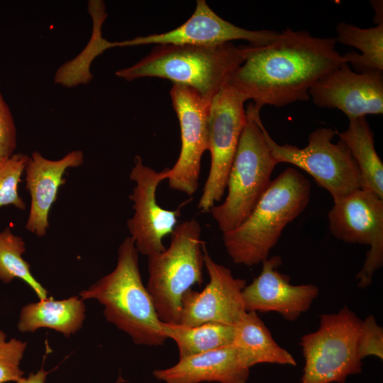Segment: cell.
<instances>
[{
  "instance_id": "obj_14",
  "label": "cell",
  "mask_w": 383,
  "mask_h": 383,
  "mask_svg": "<svg viewBox=\"0 0 383 383\" xmlns=\"http://www.w3.org/2000/svg\"><path fill=\"white\" fill-rule=\"evenodd\" d=\"M279 35V32L275 30H250L238 27L220 17L206 1L198 0L192 16L177 28L162 33L113 42V48L148 44L211 46L244 40L250 45L262 46L274 41Z\"/></svg>"
},
{
  "instance_id": "obj_10",
  "label": "cell",
  "mask_w": 383,
  "mask_h": 383,
  "mask_svg": "<svg viewBox=\"0 0 383 383\" xmlns=\"http://www.w3.org/2000/svg\"><path fill=\"white\" fill-rule=\"evenodd\" d=\"M328 218L335 238L346 243L370 246L362 268L356 275L358 287L366 288L383 265V199L368 190H355L333 199Z\"/></svg>"
},
{
  "instance_id": "obj_5",
  "label": "cell",
  "mask_w": 383,
  "mask_h": 383,
  "mask_svg": "<svg viewBox=\"0 0 383 383\" xmlns=\"http://www.w3.org/2000/svg\"><path fill=\"white\" fill-rule=\"evenodd\" d=\"M260 110L252 102L248 105L245 125L228 177L227 196L209 211L223 233L245 221L270 186L278 164L266 141Z\"/></svg>"
},
{
  "instance_id": "obj_16",
  "label": "cell",
  "mask_w": 383,
  "mask_h": 383,
  "mask_svg": "<svg viewBox=\"0 0 383 383\" xmlns=\"http://www.w3.org/2000/svg\"><path fill=\"white\" fill-rule=\"evenodd\" d=\"M260 274L243 290L246 311L279 313L287 321H295L307 311L318 296L319 289L312 284L293 285L290 277L279 272L280 256L265 260Z\"/></svg>"
},
{
  "instance_id": "obj_30",
  "label": "cell",
  "mask_w": 383,
  "mask_h": 383,
  "mask_svg": "<svg viewBox=\"0 0 383 383\" xmlns=\"http://www.w3.org/2000/svg\"><path fill=\"white\" fill-rule=\"evenodd\" d=\"M48 372L40 369L35 373L29 374L27 378H21L16 383H45Z\"/></svg>"
},
{
  "instance_id": "obj_25",
  "label": "cell",
  "mask_w": 383,
  "mask_h": 383,
  "mask_svg": "<svg viewBox=\"0 0 383 383\" xmlns=\"http://www.w3.org/2000/svg\"><path fill=\"white\" fill-rule=\"evenodd\" d=\"M26 250L25 241L9 228L0 232V280L9 284L14 279H21L33 289L40 300L45 299L48 291L35 279L30 264L22 257Z\"/></svg>"
},
{
  "instance_id": "obj_3",
  "label": "cell",
  "mask_w": 383,
  "mask_h": 383,
  "mask_svg": "<svg viewBox=\"0 0 383 383\" xmlns=\"http://www.w3.org/2000/svg\"><path fill=\"white\" fill-rule=\"evenodd\" d=\"M138 253L131 238L126 237L118 248L114 270L79 295L82 300L96 299L104 306L106 321L126 333L135 344L160 346L167 338L143 285Z\"/></svg>"
},
{
  "instance_id": "obj_4",
  "label": "cell",
  "mask_w": 383,
  "mask_h": 383,
  "mask_svg": "<svg viewBox=\"0 0 383 383\" xmlns=\"http://www.w3.org/2000/svg\"><path fill=\"white\" fill-rule=\"evenodd\" d=\"M249 45H158L134 65L116 72L126 81L160 77L189 86L203 97L212 98L245 61Z\"/></svg>"
},
{
  "instance_id": "obj_9",
  "label": "cell",
  "mask_w": 383,
  "mask_h": 383,
  "mask_svg": "<svg viewBox=\"0 0 383 383\" xmlns=\"http://www.w3.org/2000/svg\"><path fill=\"white\" fill-rule=\"evenodd\" d=\"M248 101L238 89L226 83L212 98L208 119V150L211 166L198 203L208 212L223 197L231 167L246 122L244 104Z\"/></svg>"
},
{
  "instance_id": "obj_12",
  "label": "cell",
  "mask_w": 383,
  "mask_h": 383,
  "mask_svg": "<svg viewBox=\"0 0 383 383\" xmlns=\"http://www.w3.org/2000/svg\"><path fill=\"white\" fill-rule=\"evenodd\" d=\"M167 168L157 172L143 164L140 156L134 158L130 178L135 187L129 198L134 213L127 221L131 238L138 252L150 256L165 250L163 238L171 235L177 224L183 203L175 210L160 206L156 200L159 184L165 180Z\"/></svg>"
},
{
  "instance_id": "obj_31",
  "label": "cell",
  "mask_w": 383,
  "mask_h": 383,
  "mask_svg": "<svg viewBox=\"0 0 383 383\" xmlns=\"http://www.w3.org/2000/svg\"><path fill=\"white\" fill-rule=\"evenodd\" d=\"M370 2L374 10V21L377 25L383 24L382 1H371Z\"/></svg>"
},
{
  "instance_id": "obj_20",
  "label": "cell",
  "mask_w": 383,
  "mask_h": 383,
  "mask_svg": "<svg viewBox=\"0 0 383 383\" xmlns=\"http://www.w3.org/2000/svg\"><path fill=\"white\" fill-rule=\"evenodd\" d=\"M233 344L248 368L260 363L296 365L293 356L274 341L255 311H247L235 326Z\"/></svg>"
},
{
  "instance_id": "obj_18",
  "label": "cell",
  "mask_w": 383,
  "mask_h": 383,
  "mask_svg": "<svg viewBox=\"0 0 383 383\" xmlns=\"http://www.w3.org/2000/svg\"><path fill=\"white\" fill-rule=\"evenodd\" d=\"M165 383H246L250 368L240 361L233 344L179 359L174 366L153 371Z\"/></svg>"
},
{
  "instance_id": "obj_11",
  "label": "cell",
  "mask_w": 383,
  "mask_h": 383,
  "mask_svg": "<svg viewBox=\"0 0 383 383\" xmlns=\"http://www.w3.org/2000/svg\"><path fill=\"white\" fill-rule=\"evenodd\" d=\"M170 94L177 113L181 135V149L165 178L170 187L192 196L199 187L201 160L208 150V119L211 101L193 88L173 84Z\"/></svg>"
},
{
  "instance_id": "obj_19",
  "label": "cell",
  "mask_w": 383,
  "mask_h": 383,
  "mask_svg": "<svg viewBox=\"0 0 383 383\" xmlns=\"http://www.w3.org/2000/svg\"><path fill=\"white\" fill-rule=\"evenodd\" d=\"M74 296L55 300L52 296L30 303L21 309L18 328L21 332H34L47 328L70 336L79 331L85 318V305Z\"/></svg>"
},
{
  "instance_id": "obj_27",
  "label": "cell",
  "mask_w": 383,
  "mask_h": 383,
  "mask_svg": "<svg viewBox=\"0 0 383 383\" xmlns=\"http://www.w3.org/2000/svg\"><path fill=\"white\" fill-rule=\"evenodd\" d=\"M6 338L0 329V383L17 382L23 377L20 363L27 343L16 338L6 341Z\"/></svg>"
},
{
  "instance_id": "obj_23",
  "label": "cell",
  "mask_w": 383,
  "mask_h": 383,
  "mask_svg": "<svg viewBox=\"0 0 383 383\" xmlns=\"http://www.w3.org/2000/svg\"><path fill=\"white\" fill-rule=\"evenodd\" d=\"M88 11L93 22L90 40L77 57L57 70L54 77L55 84L73 87L89 83L93 77L89 70L91 62L104 50L111 48V42L104 38L101 35L102 23L107 16L104 2L98 0L89 1Z\"/></svg>"
},
{
  "instance_id": "obj_15",
  "label": "cell",
  "mask_w": 383,
  "mask_h": 383,
  "mask_svg": "<svg viewBox=\"0 0 383 383\" xmlns=\"http://www.w3.org/2000/svg\"><path fill=\"white\" fill-rule=\"evenodd\" d=\"M313 103L337 109L349 120L383 113V73H359L347 62L319 79L309 90Z\"/></svg>"
},
{
  "instance_id": "obj_1",
  "label": "cell",
  "mask_w": 383,
  "mask_h": 383,
  "mask_svg": "<svg viewBox=\"0 0 383 383\" xmlns=\"http://www.w3.org/2000/svg\"><path fill=\"white\" fill-rule=\"evenodd\" d=\"M336 44L335 37L288 28L268 45H249L245 61L228 82L260 109L308 101L311 88L346 62Z\"/></svg>"
},
{
  "instance_id": "obj_6",
  "label": "cell",
  "mask_w": 383,
  "mask_h": 383,
  "mask_svg": "<svg viewBox=\"0 0 383 383\" xmlns=\"http://www.w3.org/2000/svg\"><path fill=\"white\" fill-rule=\"evenodd\" d=\"M199 223L192 218L177 223L165 250L148 256L147 289L160 320L178 323L184 293L204 281L205 243Z\"/></svg>"
},
{
  "instance_id": "obj_21",
  "label": "cell",
  "mask_w": 383,
  "mask_h": 383,
  "mask_svg": "<svg viewBox=\"0 0 383 383\" xmlns=\"http://www.w3.org/2000/svg\"><path fill=\"white\" fill-rule=\"evenodd\" d=\"M343 132H336L349 149L360 172L361 189L383 199V163L374 148V133L365 116L349 120Z\"/></svg>"
},
{
  "instance_id": "obj_22",
  "label": "cell",
  "mask_w": 383,
  "mask_h": 383,
  "mask_svg": "<svg viewBox=\"0 0 383 383\" xmlns=\"http://www.w3.org/2000/svg\"><path fill=\"white\" fill-rule=\"evenodd\" d=\"M162 328L176 343L179 359L231 345L235 333V326L214 322L194 326L162 322Z\"/></svg>"
},
{
  "instance_id": "obj_8",
  "label": "cell",
  "mask_w": 383,
  "mask_h": 383,
  "mask_svg": "<svg viewBox=\"0 0 383 383\" xmlns=\"http://www.w3.org/2000/svg\"><path fill=\"white\" fill-rule=\"evenodd\" d=\"M336 132L329 128H316L309 134L308 144L302 148L278 144L266 128L265 135L278 164L289 163L303 170L335 199L361 189L360 172L349 149L340 140L332 142Z\"/></svg>"
},
{
  "instance_id": "obj_7",
  "label": "cell",
  "mask_w": 383,
  "mask_h": 383,
  "mask_svg": "<svg viewBox=\"0 0 383 383\" xmlns=\"http://www.w3.org/2000/svg\"><path fill=\"white\" fill-rule=\"evenodd\" d=\"M361 321L346 306L321 316L319 328L301 338L305 359L301 383H344L362 372L357 352Z\"/></svg>"
},
{
  "instance_id": "obj_28",
  "label": "cell",
  "mask_w": 383,
  "mask_h": 383,
  "mask_svg": "<svg viewBox=\"0 0 383 383\" xmlns=\"http://www.w3.org/2000/svg\"><path fill=\"white\" fill-rule=\"evenodd\" d=\"M357 352L361 360L369 355L383 358V329L372 315L361 321Z\"/></svg>"
},
{
  "instance_id": "obj_2",
  "label": "cell",
  "mask_w": 383,
  "mask_h": 383,
  "mask_svg": "<svg viewBox=\"0 0 383 383\" xmlns=\"http://www.w3.org/2000/svg\"><path fill=\"white\" fill-rule=\"evenodd\" d=\"M310 194L311 184L304 175L292 167L284 170L271 182L245 221L223 233L232 260L252 267L267 259L284 228L306 208Z\"/></svg>"
},
{
  "instance_id": "obj_13",
  "label": "cell",
  "mask_w": 383,
  "mask_h": 383,
  "mask_svg": "<svg viewBox=\"0 0 383 383\" xmlns=\"http://www.w3.org/2000/svg\"><path fill=\"white\" fill-rule=\"evenodd\" d=\"M209 282L198 292L188 290L182 298L178 323L194 326L208 322L235 326L247 312L243 299L246 281L235 278L228 267L217 263L203 247Z\"/></svg>"
},
{
  "instance_id": "obj_17",
  "label": "cell",
  "mask_w": 383,
  "mask_h": 383,
  "mask_svg": "<svg viewBox=\"0 0 383 383\" xmlns=\"http://www.w3.org/2000/svg\"><path fill=\"white\" fill-rule=\"evenodd\" d=\"M84 162L82 150H72L59 160H50L39 152L29 156L26 168V187L30 206L26 228L38 237L45 235L49 228L50 211L55 202L60 187L65 183L66 170Z\"/></svg>"
},
{
  "instance_id": "obj_29",
  "label": "cell",
  "mask_w": 383,
  "mask_h": 383,
  "mask_svg": "<svg viewBox=\"0 0 383 383\" xmlns=\"http://www.w3.org/2000/svg\"><path fill=\"white\" fill-rule=\"evenodd\" d=\"M16 148L15 123L0 91V162L12 156Z\"/></svg>"
},
{
  "instance_id": "obj_26",
  "label": "cell",
  "mask_w": 383,
  "mask_h": 383,
  "mask_svg": "<svg viewBox=\"0 0 383 383\" xmlns=\"http://www.w3.org/2000/svg\"><path fill=\"white\" fill-rule=\"evenodd\" d=\"M29 156L23 153H14L10 157L0 162V207L11 205L24 210L26 204L18 192V186Z\"/></svg>"
},
{
  "instance_id": "obj_24",
  "label": "cell",
  "mask_w": 383,
  "mask_h": 383,
  "mask_svg": "<svg viewBox=\"0 0 383 383\" xmlns=\"http://www.w3.org/2000/svg\"><path fill=\"white\" fill-rule=\"evenodd\" d=\"M337 43L354 47L362 52H347L343 55L345 62L356 72H383V24L362 28L340 22L336 27Z\"/></svg>"
}]
</instances>
